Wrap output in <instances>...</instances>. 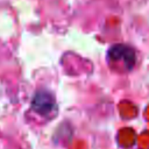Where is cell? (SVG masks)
Masks as SVG:
<instances>
[{
  "label": "cell",
  "instance_id": "7a4b0ae2",
  "mask_svg": "<svg viewBox=\"0 0 149 149\" xmlns=\"http://www.w3.org/2000/svg\"><path fill=\"white\" fill-rule=\"evenodd\" d=\"M31 107L36 113L48 115L55 108V98L48 91H37L31 100Z\"/></svg>",
  "mask_w": 149,
  "mask_h": 149
},
{
  "label": "cell",
  "instance_id": "6da1fadb",
  "mask_svg": "<svg viewBox=\"0 0 149 149\" xmlns=\"http://www.w3.org/2000/svg\"><path fill=\"white\" fill-rule=\"evenodd\" d=\"M107 59L115 71H129L135 64V52L126 44H114L108 49Z\"/></svg>",
  "mask_w": 149,
  "mask_h": 149
}]
</instances>
